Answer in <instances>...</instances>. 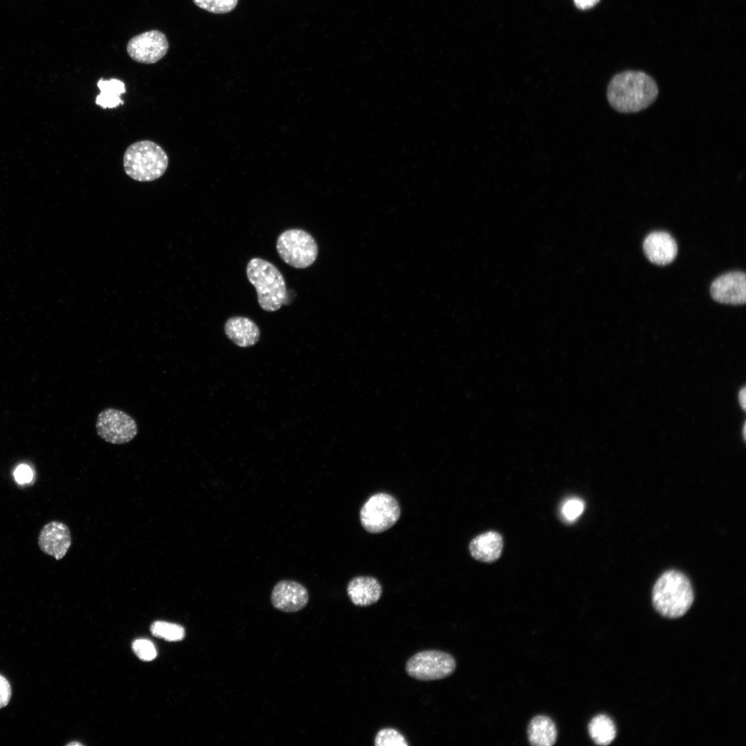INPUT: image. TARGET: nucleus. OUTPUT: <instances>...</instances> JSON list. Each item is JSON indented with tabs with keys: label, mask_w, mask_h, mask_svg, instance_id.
<instances>
[{
	"label": "nucleus",
	"mask_w": 746,
	"mask_h": 746,
	"mask_svg": "<svg viewBox=\"0 0 746 746\" xmlns=\"http://www.w3.org/2000/svg\"><path fill=\"white\" fill-rule=\"evenodd\" d=\"M658 88L648 74L626 70L616 74L607 87L610 105L623 113L639 112L649 107L657 98Z\"/></svg>",
	"instance_id": "nucleus-1"
},
{
	"label": "nucleus",
	"mask_w": 746,
	"mask_h": 746,
	"mask_svg": "<svg viewBox=\"0 0 746 746\" xmlns=\"http://www.w3.org/2000/svg\"><path fill=\"white\" fill-rule=\"evenodd\" d=\"M694 591L688 577L670 570L662 573L652 591L653 606L662 615L677 618L685 615L694 602Z\"/></svg>",
	"instance_id": "nucleus-2"
},
{
	"label": "nucleus",
	"mask_w": 746,
	"mask_h": 746,
	"mask_svg": "<svg viewBox=\"0 0 746 746\" xmlns=\"http://www.w3.org/2000/svg\"><path fill=\"white\" fill-rule=\"evenodd\" d=\"M169 164L164 150L157 143L141 140L131 144L123 156L126 174L138 182H151L162 177Z\"/></svg>",
	"instance_id": "nucleus-3"
},
{
	"label": "nucleus",
	"mask_w": 746,
	"mask_h": 746,
	"mask_svg": "<svg viewBox=\"0 0 746 746\" xmlns=\"http://www.w3.org/2000/svg\"><path fill=\"white\" fill-rule=\"evenodd\" d=\"M247 276L255 287L260 307L276 312L285 303L287 296L285 280L272 263L260 258L251 259L246 268Z\"/></svg>",
	"instance_id": "nucleus-4"
},
{
	"label": "nucleus",
	"mask_w": 746,
	"mask_h": 746,
	"mask_svg": "<svg viewBox=\"0 0 746 746\" xmlns=\"http://www.w3.org/2000/svg\"><path fill=\"white\" fill-rule=\"evenodd\" d=\"M276 250L280 258L287 265L297 269L312 265L318 256V245L308 232L291 229L278 237Z\"/></svg>",
	"instance_id": "nucleus-5"
},
{
	"label": "nucleus",
	"mask_w": 746,
	"mask_h": 746,
	"mask_svg": "<svg viewBox=\"0 0 746 746\" xmlns=\"http://www.w3.org/2000/svg\"><path fill=\"white\" fill-rule=\"evenodd\" d=\"M401 509L397 500L391 495L379 492L370 496L360 510L363 527L370 533L384 532L399 520Z\"/></svg>",
	"instance_id": "nucleus-6"
},
{
	"label": "nucleus",
	"mask_w": 746,
	"mask_h": 746,
	"mask_svg": "<svg viewBox=\"0 0 746 746\" xmlns=\"http://www.w3.org/2000/svg\"><path fill=\"white\" fill-rule=\"evenodd\" d=\"M456 669L452 656L439 650L418 652L405 664L408 676L419 680H434L450 676Z\"/></svg>",
	"instance_id": "nucleus-7"
},
{
	"label": "nucleus",
	"mask_w": 746,
	"mask_h": 746,
	"mask_svg": "<svg viewBox=\"0 0 746 746\" xmlns=\"http://www.w3.org/2000/svg\"><path fill=\"white\" fill-rule=\"evenodd\" d=\"M97 433L105 441L124 444L133 440L137 434L136 421L125 412L106 408L99 413L96 421Z\"/></svg>",
	"instance_id": "nucleus-8"
},
{
	"label": "nucleus",
	"mask_w": 746,
	"mask_h": 746,
	"mask_svg": "<svg viewBox=\"0 0 746 746\" xmlns=\"http://www.w3.org/2000/svg\"><path fill=\"white\" fill-rule=\"evenodd\" d=\"M166 35L157 30H149L131 38L126 51L136 62L151 64L160 61L169 50Z\"/></svg>",
	"instance_id": "nucleus-9"
},
{
	"label": "nucleus",
	"mask_w": 746,
	"mask_h": 746,
	"mask_svg": "<svg viewBox=\"0 0 746 746\" xmlns=\"http://www.w3.org/2000/svg\"><path fill=\"white\" fill-rule=\"evenodd\" d=\"M37 544L44 553L60 560L66 555L72 544L70 529L61 522H50L40 530Z\"/></svg>",
	"instance_id": "nucleus-10"
},
{
	"label": "nucleus",
	"mask_w": 746,
	"mask_h": 746,
	"mask_svg": "<svg viewBox=\"0 0 746 746\" xmlns=\"http://www.w3.org/2000/svg\"><path fill=\"white\" fill-rule=\"evenodd\" d=\"M711 296L717 302L741 305L746 301V276L744 272L732 271L720 276L713 281Z\"/></svg>",
	"instance_id": "nucleus-11"
},
{
	"label": "nucleus",
	"mask_w": 746,
	"mask_h": 746,
	"mask_svg": "<svg viewBox=\"0 0 746 746\" xmlns=\"http://www.w3.org/2000/svg\"><path fill=\"white\" fill-rule=\"evenodd\" d=\"M309 593L302 584L289 580L278 582L274 587L271 602L281 611L292 613L303 609L308 603Z\"/></svg>",
	"instance_id": "nucleus-12"
},
{
	"label": "nucleus",
	"mask_w": 746,
	"mask_h": 746,
	"mask_svg": "<svg viewBox=\"0 0 746 746\" xmlns=\"http://www.w3.org/2000/svg\"><path fill=\"white\" fill-rule=\"evenodd\" d=\"M643 250L653 263L665 265L676 258L678 247L676 240L668 233L654 231L649 233L643 242Z\"/></svg>",
	"instance_id": "nucleus-13"
},
{
	"label": "nucleus",
	"mask_w": 746,
	"mask_h": 746,
	"mask_svg": "<svg viewBox=\"0 0 746 746\" xmlns=\"http://www.w3.org/2000/svg\"><path fill=\"white\" fill-rule=\"evenodd\" d=\"M347 593L354 605L367 606L378 602L382 594V587L374 577L358 576L348 583Z\"/></svg>",
	"instance_id": "nucleus-14"
},
{
	"label": "nucleus",
	"mask_w": 746,
	"mask_h": 746,
	"mask_svg": "<svg viewBox=\"0 0 746 746\" xmlns=\"http://www.w3.org/2000/svg\"><path fill=\"white\" fill-rule=\"evenodd\" d=\"M224 332L229 339L241 347L254 345L260 335L258 325L244 316L229 318L224 324Z\"/></svg>",
	"instance_id": "nucleus-15"
},
{
	"label": "nucleus",
	"mask_w": 746,
	"mask_h": 746,
	"mask_svg": "<svg viewBox=\"0 0 746 746\" xmlns=\"http://www.w3.org/2000/svg\"><path fill=\"white\" fill-rule=\"evenodd\" d=\"M503 549L501 535L495 531H488L472 539L469 544L472 557L482 562H492L501 555Z\"/></svg>",
	"instance_id": "nucleus-16"
},
{
	"label": "nucleus",
	"mask_w": 746,
	"mask_h": 746,
	"mask_svg": "<svg viewBox=\"0 0 746 746\" xmlns=\"http://www.w3.org/2000/svg\"><path fill=\"white\" fill-rule=\"evenodd\" d=\"M557 731L555 723L546 716H535L528 727V738L534 746H551L557 740Z\"/></svg>",
	"instance_id": "nucleus-17"
},
{
	"label": "nucleus",
	"mask_w": 746,
	"mask_h": 746,
	"mask_svg": "<svg viewBox=\"0 0 746 746\" xmlns=\"http://www.w3.org/2000/svg\"><path fill=\"white\" fill-rule=\"evenodd\" d=\"M100 93L95 98V103L102 108H113L122 105L121 95L126 93L124 83L117 79H100L97 82Z\"/></svg>",
	"instance_id": "nucleus-18"
},
{
	"label": "nucleus",
	"mask_w": 746,
	"mask_h": 746,
	"mask_svg": "<svg viewBox=\"0 0 746 746\" xmlns=\"http://www.w3.org/2000/svg\"><path fill=\"white\" fill-rule=\"evenodd\" d=\"M589 733L592 740L599 745H609L615 738V725L608 716L597 715L589 724Z\"/></svg>",
	"instance_id": "nucleus-19"
},
{
	"label": "nucleus",
	"mask_w": 746,
	"mask_h": 746,
	"mask_svg": "<svg viewBox=\"0 0 746 746\" xmlns=\"http://www.w3.org/2000/svg\"><path fill=\"white\" fill-rule=\"evenodd\" d=\"M152 634L168 641H179L184 638V628L176 624L164 621H156L151 626Z\"/></svg>",
	"instance_id": "nucleus-20"
},
{
	"label": "nucleus",
	"mask_w": 746,
	"mask_h": 746,
	"mask_svg": "<svg viewBox=\"0 0 746 746\" xmlns=\"http://www.w3.org/2000/svg\"><path fill=\"white\" fill-rule=\"evenodd\" d=\"M404 736L393 728H383L379 730L374 738L375 746H408Z\"/></svg>",
	"instance_id": "nucleus-21"
},
{
	"label": "nucleus",
	"mask_w": 746,
	"mask_h": 746,
	"mask_svg": "<svg viewBox=\"0 0 746 746\" xmlns=\"http://www.w3.org/2000/svg\"><path fill=\"white\" fill-rule=\"evenodd\" d=\"M199 8L215 14H225L232 11L238 0H193Z\"/></svg>",
	"instance_id": "nucleus-22"
},
{
	"label": "nucleus",
	"mask_w": 746,
	"mask_h": 746,
	"mask_svg": "<svg viewBox=\"0 0 746 746\" xmlns=\"http://www.w3.org/2000/svg\"><path fill=\"white\" fill-rule=\"evenodd\" d=\"M133 650L137 656L144 661H151L155 658L157 651L152 642L146 639H137L132 644Z\"/></svg>",
	"instance_id": "nucleus-23"
},
{
	"label": "nucleus",
	"mask_w": 746,
	"mask_h": 746,
	"mask_svg": "<svg viewBox=\"0 0 746 746\" xmlns=\"http://www.w3.org/2000/svg\"><path fill=\"white\" fill-rule=\"evenodd\" d=\"M583 510L584 503L582 501L579 499H571L564 504L562 512L566 519L573 521L582 514Z\"/></svg>",
	"instance_id": "nucleus-24"
},
{
	"label": "nucleus",
	"mask_w": 746,
	"mask_h": 746,
	"mask_svg": "<svg viewBox=\"0 0 746 746\" xmlns=\"http://www.w3.org/2000/svg\"><path fill=\"white\" fill-rule=\"evenodd\" d=\"M14 477L18 484H24L30 482L32 479L33 472L30 466L26 464H21L15 469Z\"/></svg>",
	"instance_id": "nucleus-25"
},
{
	"label": "nucleus",
	"mask_w": 746,
	"mask_h": 746,
	"mask_svg": "<svg viewBox=\"0 0 746 746\" xmlns=\"http://www.w3.org/2000/svg\"><path fill=\"white\" fill-rule=\"evenodd\" d=\"M11 694V687L8 680L0 674V709L8 704Z\"/></svg>",
	"instance_id": "nucleus-26"
},
{
	"label": "nucleus",
	"mask_w": 746,
	"mask_h": 746,
	"mask_svg": "<svg viewBox=\"0 0 746 746\" xmlns=\"http://www.w3.org/2000/svg\"><path fill=\"white\" fill-rule=\"evenodd\" d=\"M600 0H574L576 7L581 10H586L592 8Z\"/></svg>",
	"instance_id": "nucleus-27"
},
{
	"label": "nucleus",
	"mask_w": 746,
	"mask_h": 746,
	"mask_svg": "<svg viewBox=\"0 0 746 746\" xmlns=\"http://www.w3.org/2000/svg\"><path fill=\"white\" fill-rule=\"evenodd\" d=\"M745 398H746V392H745V388H743V389H742V390H741L740 391V392H739V395H738V399H739V402H740V405L742 406V408H743V409H745Z\"/></svg>",
	"instance_id": "nucleus-28"
},
{
	"label": "nucleus",
	"mask_w": 746,
	"mask_h": 746,
	"mask_svg": "<svg viewBox=\"0 0 746 746\" xmlns=\"http://www.w3.org/2000/svg\"><path fill=\"white\" fill-rule=\"evenodd\" d=\"M68 745H70V746L76 745V746H78V745H82L80 743L75 741V742H71V743H68Z\"/></svg>",
	"instance_id": "nucleus-29"
},
{
	"label": "nucleus",
	"mask_w": 746,
	"mask_h": 746,
	"mask_svg": "<svg viewBox=\"0 0 746 746\" xmlns=\"http://www.w3.org/2000/svg\"><path fill=\"white\" fill-rule=\"evenodd\" d=\"M743 437L745 438V425L743 427Z\"/></svg>",
	"instance_id": "nucleus-30"
}]
</instances>
